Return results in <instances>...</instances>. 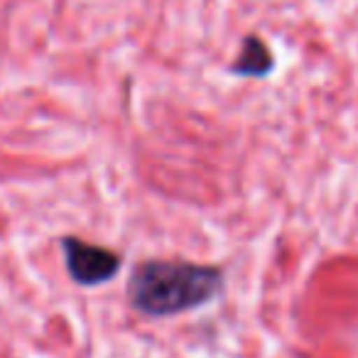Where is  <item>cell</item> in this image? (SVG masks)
<instances>
[{"mask_svg":"<svg viewBox=\"0 0 358 358\" xmlns=\"http://www.w3.org/2000/svg\"><path fill=\"white\" fill-rule=\"evenodd\" d=\"M224 292V270L189 260H143L128 278L135 312L162 319L206 307Z\"/></svg>","mask_w":358,"mask_h":358,"instance_id":"obj_1","label":"cell"},{"mask_svg":"<svg viewBox=\"0 0 358 358\" xmlns=\"http://www.w3.org/2000/svg\"><path fill=\"white\" fill-rule=\"evenodd\" d=\"M59 245L64 253L66 273L81 287H99V285L110 282L120 273L123 255L106 248V245L89 243V241L76 238V236H64Z\"/></svg>","mask_w":358,"mask_h":358,"instance_id":"obj_2","label":"cell"},{"mask_svg":"<svg viewBox=\"0 0 358 358\" xmlns=\"http://www.w3.org/2000/svg\"><path fill=\"white\" fill-rule=\"evenodd\" d=\"M273 69H275V57L260 35H245L243 42H241L238 57L229 66L231 74L245 76V79H263Z\"/></svg>","mask_w":358,"mask_h":358,"instance_id":"obj_3","label":"cell"}]
</instances>
